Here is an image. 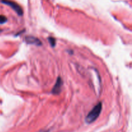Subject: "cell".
Returning <instances> with one entry per match:
<instances>
[{"label": "cell", "instance_id": "cell-1", "mask_svg": "<svg viewBox=\"0 0 132 132\" xmlns=\"http://www.w3.org/2000/svg\"><path fill=\"white\" fill-rule=\"evenodd\" d=\"M102 107H103V104L101 102H99V103L97 104L86 116L85 122L87 124H91L96 120L101 113Z\"/></svg>", "mask_w": 132, "mask_h": 132}, {"label": "cell", "instance_id": "cell-2", "mask_svg": "<svg viewBox=\"0 0 132 132\" xmlns=\"http://www.w3.org/2000/svg\"><path fill=\"white\" fill-rule=\"evenodd\" d=\"M1 2L5 5H8V6H10L17 14L19 16H22L23 14V11L22 10L21 7L19 6V5L16 3L14 2V1H9V0H2Z\"/></svg>", "mask_w": 132, "mask_h": 132}, {"label": "cell", "instance_id": "cell-3", "mask_svg": "<svg viewBox=\"0 0 132 132\" xmlns=\"http://www.w3.org/2000/svg\"><path fill=\"white\" fill-rule=\"evenodd\" d=\"M63 86V80H62L61 78L59 76L57 78L55 82V85H54V87H53L52 90V93L54 94H60L61 91V88Z\"/></svg>", "mask_w": 132, "mask_h": 132}, {"label": "cell", "instance_id": "cell-4", "mask_svg": "<svg viewBox=\"0 0 132 132\" xmlns=\"http://www.w3.org/2000/svg\"><path fill=\"white\" fill-rule=\"evenodd\" d=\"M24 41L28 44H32V45H36L37 46H41L42 45V42L41 40H39L36 37L32 36H27L24 38Z\"/></svg>", "mask_w": 132, "mask_h": 132}, {"label": "cell", "instance_id": "cell-5", "mask_svg": "<svg viewBox=\"0 0 132 132\" xmlns=\"http://www.w3.org/2000/svg\"><path fill=\"white\" fill-rule=\"evenodd\" d=\"M48 42L50 45H51L52 47H54L55 46V43H56L55 39L53 37H50L48 38Z\"/></svg>", "mask_w": 132, "mask_h": 132}, {"label": "cell", "instance_id": "cell-6", "mask_svg": "<svg viewBox=\"0 0 132 132\" xmlns=\"http://www.w3.org/2000/svg\"><path fill=\"white\" fill-rule=\"evenodd\" d=\"M7 21V18L3 15H0V25L5 24Z\"/></svg>", "mask_w": 132, "mask_h": 132}, {"label": "cell", "instance_id": "cell-7", "mask_svg": "<svg viewBox=\"0 0 132 132\" xmlns=\"http://www.w3.org/2000/svg\"><path fill=\"white\" fill-rule=\"evenodd\" d=\"M40 132H49V131L48 130H47V131H40Z\"/></svg>", "mask_w": 132, "mask_h": 132}]
</instances>
